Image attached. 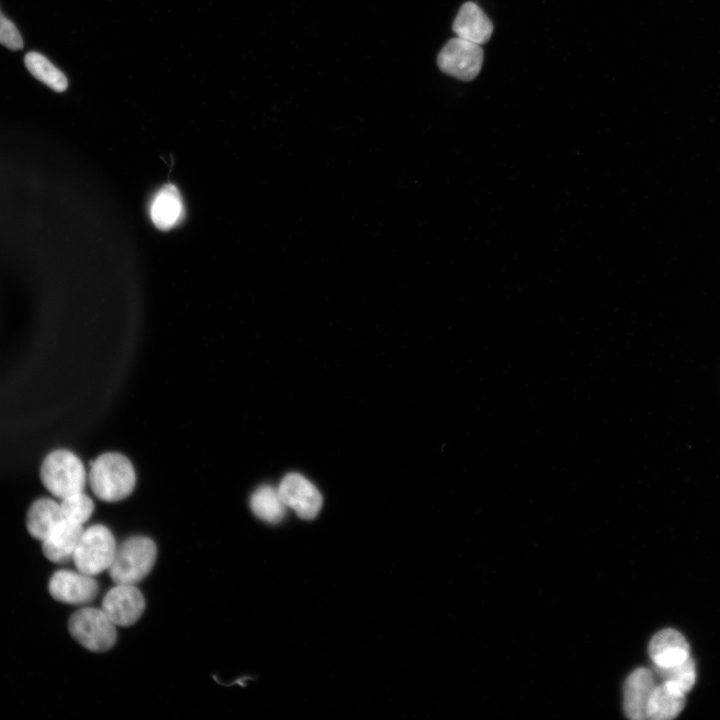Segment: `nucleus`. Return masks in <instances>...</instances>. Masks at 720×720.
Here are the masks:
<instances>
[{"label": "nucleus", "instance_id": "nucleus-1", "mask_svg": "<svg viewBox=\"0 0 720 720\" xmlns=\"http://www.w3.org/2000/svg\"><path fill=\"white\" fill-rule=\"evenodd\" d=\"M88 482L97 498L105 502H117L134 490L136 473L125 455L107 452L92 462Z\"/></svg>", "mask_w": 720, "mask_h": 720}, {"label": "nucleus", "instance_id": "nucleus-2", "mask_svg": "<svg viewBox=\"0 0 720 720\" xmlns=\"http://www.w3.org/2000/svg\"><path fill=\"white\" fill-rule=\"evenodd\" d=\"M40 478L53 496L63 499L83 492L88 475L77 455L69 450L57 449L44 458Z\"/></svg>", "mask_w": 720, "mask_h": 720}, {"label": "nucleus", "instance_id": "nucleus-3", "mask_svg": "<svg viewBox=\"0 0 720 720\" xmlns=\"http://www.w3.org/2000/svg\"><path fill=\"white\" fill-rule=\"evenodd\" d=\"M157 548L153 540L135 536L125 540L116 549L108 569L116 584L134 585L146 577L154 566Z\"/></svg>", "mask_w": 720, "mask_h": 720}, {"label": "nucleus", "instance_id": "nucleus-4", "mask_svg": "<svg viewBox=\"0 0 720 720\" xmlns=\"http://www.w3.org/2000/svg\"><path fill=\"white\" fill-rule=\"evenodd\" d=\"M116 549L111 531L104 525H93L83 530L72 560L77 570L95 576L109 569Z\"/></svg>", "mask_w": 720, "mask_h": 720}, {"label": "nucleus", "instance_id": "nucleus-5", "mask_svg": "<svg viewBox=\"0 0 720 720\" xmlns=\"http://www.w3.org/2000/svg\"><path fill=\"white\" fill-rule=\"evenodd\" d=\"M71 636L84 648L93 652H104L116 642V625L102 609L83 608L69 619Z\"/></svg>", "mask_w": 720, "mask_h": 720}, {"label": "nucleus", "instance_id": "nucleus-6", "mask_svg": "<svg viewBox=\"0 0 720 720\" xmlns=\"http://www.w3.org/2000/svg\"><path fill=\"white\" fill-rule=\"evenodd\" d=\"M484 59L479 44L455 37L440 50L437 57L439 69L456 79L470 81L479 74Z\"/></svg>", "mask_w": 720, "mask_h": 720}, {"label": "nucleus", "instance_id": "nucleus-7", "mask_svg": "<svg viewBox=\"0 0 720 720\" xmlns=\"http://www.w3.org/2000/svg\"><path fill=\"white\" fill-rule=\"evenodd\" d=\"M277 489L285 506L293 509L302 519H313L321 509V493L301 474H287Z\"/></svg>", "mask_w": 720, "mask_h": 720}, {"label": "nucleus", "instance_id": "nucleus-8", "mask_svg": "<svg viewBox=\"0 0 720 720\" xmlns=\"http://www.w3.org/2000/svg\"><path fill=\"white\" fill-rule=\"evenodd\" d=\"M145 600L131 584H116L105 595L102 610L116 626H130L142 615Z\"/></svg>", "mask_w": 720, "mask_h": 720}, {"label": "nucleus", "instance_id": "nucleus-9", "mask_svg": "<svg viewBox=\"0 0 720 720\" xmlns=\"http://www.w3.org/2000/svg\"><path fill=\"white\" fill-rule=\"evenodd\" d=\"M51 596L67 604H84L92 601L98 593L95 579L79 570H59L50 578Z\"/></svg>", "mask_w": 720, "mask_h": 720}, {"label": "nucleus", "instance_id": "nucleus-10", "mask_svg": "<svg viewBox=\"0 0 720 720\" xmlns=\"http://www.w3.org/2000/svg\"><path fill=\"white\" fill-rule=\"evenodd\" d=\"M648 650L655 668L659 669L676 666L690 657L685 637L672 628L656 633L650 640Z\"/></svg>", "mask_w": 720, "mask_h": 720}, {"label": "nucleus", "instance_id": "nucleus-11", "mask_svg": "<svg viewBox=\"0 0 720 720\" xmlns=\"http://www.w3.org/2000/svg\"><path fill=\"white\" fill-rule=\"evenodd\" d=\"M656 686L651 670L640 667L626 679L624 685V712L633 720L647 719L649 697Z\"/></svg>", "mask_w": 720, "mask_h": 720}, {"label": "nucleus", "instance_id": "nucleus-12", "mask_svg": "<svg viewBox=\"0 0 720 720\" xmlns=\"http://www.w3.org/2000/svg\"><path fill=\"white\" fill-rule=\"evenodd\" d=\"M452 30L457 37L481 45L491 38L493 24L476 3L468 1L460 7Z\"/></svg>", "mask_w": 720, "mask_h": 720}, {"label": "nucleus", "instance_id": "nucleus-13", "mask_svg": "<svg viewBox=\"0 0 720 720\" xmlns=\"http://www.w3.org/2000/svg\"><path fill=\"white\" fill-rule=\"evenodd\" d=\"M83 530L82 524L63 519L42 541L44 556L59 564L72 560Z\"/></svg>", "mask_w": 720, "mask_h": 720}, {"label": "nucleus", "instance_id": "nucleus-14", "mask_svg": "<svg viewBox=\"0 0 720 720\" xmlns=\"http://www.w3.org/2000/svg\"><path fill=\"white\" fill-rule=\"evenodd\" d=\"M685 706V693L669 682L656 685L649 697L646 715L651 720H670Z\"/></svg>", "mask_w": 720, "mask_h": 720}, {"label": "nucleus", "instance_id": "nucleus-15", "mask_svg": "<svg viewBox=\"0 0 720 720\" xmlns=\"http://www.w3.org/2000/svg\"><path fill=\"white\" fill-rule=\"evenodd\" d=\"M63 519L59 502L39 498L28 509L26 527L33 538L42 542Z\"/></svg>", "mask_w": 720, "mask_h": 720}, {"label": "nucleus", "instance_id": "nucleus-16", "mask_svg": "<svg viewBox=\"0 0 720 720\" xmlns=\"http://www.w3.org/2000/svg\"><path fill=\"white\" fill-rule=\"evenodd\" d=\"M183 204L178 190L167 185L154 197L150 215L155 226L167 230L175 226L183 217Z\"/></svg>", "mask_w": 720, "mask_h": 720}, {"label": "nucleus", "instance_id": "nucleus-17", "mask_svg": "<svg viewBox=\"0 0 720 720\" xmlns=\"http://www.w3.org/2000/svg\"><path fill=\"white\" fill-rule=\"evenodd\" d=\"M250 507L259 519L268 523L280 522L286 512V506L280 498L278 489L269 485L260 486L255 490L250 498Z\"/></svg>", "mask_w": 720, "mask_h": 720}, {"label": "nucleus", "instance_id": "nucleus-18", "mask_svg": "<svg viewBox=\"0 0 720 720\" xmlns=\"http://www.w3.org/2000/svg\"><path fill=\"white\" fill-rule=\"evenodd\" d=\"M24 63L32 76L52 90L63 92L67 89L68 81L64 73L42 54L29 52L25 55Z\"/></svg>", "mask_w": 720, "mask_h": 720}, {"label": "nucleus", "instance_id": "nucleus-19", "mask_svg": "<svg viewBox=\"0 0 720 720\" xmlns=\"http://www.w3.org/2000/svg\"><path fill=\"white\" fill-rule=\"evenodd\" d=\"M655 670L662 681L671 683L685 694L692 689L696 681L695 663L691 657L676 666Z\"/></svg>", "mask_w": 720, "mask_h": 720}, {"label": "nucleus", "instance_id": "nucleus-20", "mask_svg": "<svg viewBox=\"0 0 720 720\" xmlns=\"http://www.w3.org/2000/svg\"><path fill=\"white\" fill-rule=\"evenodd\" d=\"M60 506L64 519L84 524L94 511V503L83 492L75 493L60 499Z\"/></svg>", "mask_w": 720, "mask_h": 720}, {"label": "nucleus", "instance_id": "nucleus-21", "mask_svg": "<svg viewBox=\"0 0 720 720\" xmlns=\"http://www.w3.org/2000/svg\"><path fill=\"white\" fill-rule=\"evenodd\" d=\"M0 43L11 50H20L23 47L22 37L9 19L0 11Z\"/></svg>", "mask_w": 720, "mask_h": 720}]
</instances>
